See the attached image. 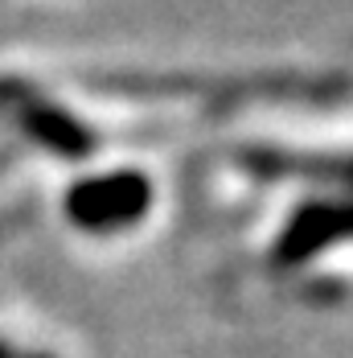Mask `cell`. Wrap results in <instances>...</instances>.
<instances>
[{
	"label": "cell",
	"mask_w": 353,
	"mask_h": 358,
	"mask_svg": "<svg viewBox=\"0 0 353 358\" xmlns=\"http://www.w3.org/2000/svg\"><path fill=\"white\" fill-rule=\"evenodd\" d=\"M152 206V181L140 169H111L99 178H82L66 194V215L82 231H123L132 222H140Z\"/></svg>",
	"instance_id": "6da1fadb"
},
{
	"label": "cell",
	"mask_w": 353,
	"mask_h": 358,
	"mask_svg": "<svg viewBox=\"0 0 353 358\" xmlns=\"http://www.w3.org/2000/svg\"><path fill=\"white\" fill-rule=\"evenodd\" d=\"M353 239V198H317L296 206L276 239L280 264H304L320 251Z\"/></svg>",
	"instance_id": "7a4b0ae2"
},
{
	"label": "cell",
	"mask_w": 353,
	"mask_h": 358,
	"mask_svg": "<svg viewBox=\"0 0 353 358\" xmlns=\"http://www.w3.org/2000/svg\"><path fill=\"white\" fill-rule=\"evenodd\" d=\"M17 120H21V128L33 136L41 148H50V152H58V157H87L91 148H95V136H91V128L87 124H78L70 111L54 108V103H45V99H25V103H17Z\"/></svg>",
	"instance_id": "3957f363"
},
{
	"label": "cell",
	"mask_w": 353,
	"mask_h": 358,
	"mask_svg": "<svg viewBox=\"0 0 353 358\" xmlns=\"http://www.w3.org/2000/svg\"><path fill=\"white\" fill-rule=\"evenodd\" d=\"M255 178H308L333 181L353 189V152L345 157H313V152H280V148H259L243 157Z\"/></svg>",
	"instance_id": "277c9868"
},
{
	"label": "cell",
	"mask_w": 353,
	"mask_h": 358,
	"mask_svg": "<svg viewBox=\"0 0 353 358\" xmlns=\"http://www.w3.org/2000/svg\"><path fill=\"white\" fill-rule=\"evenodd\" d=\"M0 358H17V355H13V350H8V346H0Z\"/></svg>",
	"instance_id": "5b68a950"
}]
</instances>
